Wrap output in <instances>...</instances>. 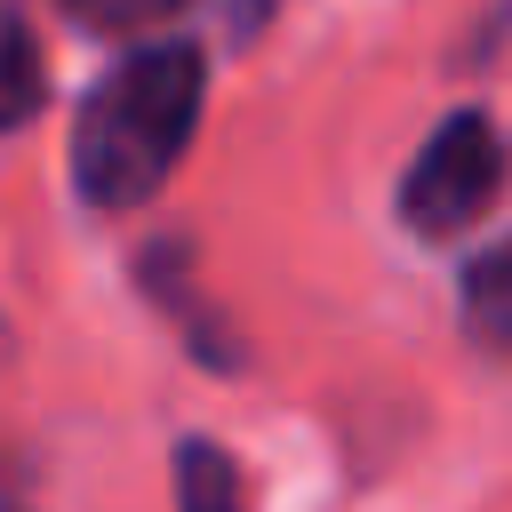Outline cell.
<instances>
[{
  "instance_id": "5b68a950",
  "label": "cell",
  "mask_w": 512,
  "mask_h": 512,
  "mask_svg": "<svg viewBox=\"0 0 512 512\" xmlns=\"http://www.w3.org/2000/svg\"><path fill=\"white\" fill-rule=\"evenodd\" d=\"M72 24H88V32H144V24H160V16H176L184 0H56Z\"/></svg>"
},
{
  "instance_id": "52a82bcc",
  "label": "cell",
  "mask_w": 512,
  "mask_h": 512,
  "mask_svg": "<svg viewBox=\"0 0 512 512\" xmlns=\"http://www.w3.org/2000/svg\"><path fill=\"white\" fill-rule=\"evenodd\" d=\"M232 40H248V32H264V16H272V0H200Z\"/></svg>"
},
{
  "instance_id": "7a4b0ae2",
  "label": "cell",
  "mask_w": 512,
  "mask_h": 512,
  "mask_svg": "<svg viewBox=\"0 0 512 512\" xmlns=\"http://www.w3.org/2000/svg\"><path fill=\"white\" fill-rule=\"evenodd\" d=\"M496 184H504V144L488 112H448L400 176V224L416 240H456L496 208Z\"/></svg>"
},
{
  "instance_id": "8992f818",
  "label": "cell",
  "mask_w": 512,
  "mask_h": 512,
  "mask_svg": "<svg viewBox=\"0 0 512 512\" xmlns=\"http://www.w3.org/2000/svg\"><path fill=\"white\" fill-rule=\"evenodd\" d=\"M472 320H480L488 344H504V256H496V248L472 264Z\"/></svg>"
},
{
  "instance_id": "6da1fadb",
  "label": "cell",
  "mask_w": 512,
  "mask_h": 512,
  "mask_svg": "<svg viewBox=\"0 0 512 512\" xmlns=\"http://www.w3.org/2000/svg\"><path fill=\"white\" fill-rule=\"evenodd\" d=\"M200 96H208V56L192 40H152L128 64H112L72 120L80 200L88 208H144L176 176V160L200 128Z\"/></svg>"
},
{
  "instance_id": "3957f363",
  "label": "cell",
  "mask_w": 512,
  "mask_h": 512,
  "mask_svg": "<svg viewBox=\"0 0 512 512\" xmlns=\"http://www.w3.org/2000/svg\"><path fill=\"white\" fill-rule=\"evenodd\" d=\"M40 104H48V64H40V40H32V24L0 0V128H24Z\"/></svg>"
},
{
  "instance_id": "277c9868",
  "label": "cell",
  "mask_w": 512,
  "mask_h": 512,
  "mask_svg": "<svg viewBox=\"0 0 512 512\" xmlns=\"http://www.w3.org/2000/svg\"><path fill=\"white\" fill-rule=\"evenodd\" d=\"M176 512H248L240 464L216 440H184L176 448Z\"/></svg>"
}]
</instances>
